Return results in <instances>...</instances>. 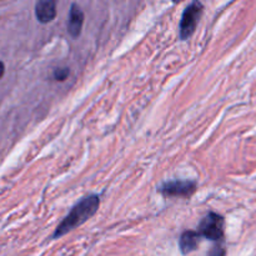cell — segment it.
<instances>
[{
	"instance_id": "cell-1",
	"label": "cell",
	"mask_w": 256,
	"mask_h": 256,
	"mask_svg": "<svg viewBox=\"0 0 256 256\" xmlns=\"http://www.w3.org/2000/svg\"><path fill=\"white\" fill-rule=\"evenodd\" d=\"M100 205V199L98 195L92 194L85 196L84 199L80 200L76 205L72 209V212L65 216V219L62 220V224L56 228L52 238L58 239V238H62V235L68 234L72 230L76 229L78 226L84 224L86 220H89L90 218L94 216L95 212H98Z\"/></svg>"
},
{
	"instance_id": "cell-2",
	"label": "cell",
	"mask_w": 256,
	"mask_h": 256,
	"mask_svg": "<svg viewBox=\"0 0 256 256\" xmlns=\"http://www.w3.org/2000/svg\"><path fill=\"white\" fill-rule=\"evenodd\" d=\"M202 10H204V5L200 2H192V4L185 8L182 22H180V38H182V40L188 39L194 34L198 22L202 18Z\"/></svg>"
},
{
	"instance_id": "cell-3",
	"label": "cell",
	"mask_w": 256,
	"mask_h": 256,
	"mask_svg": "<svg viewBox=\"0 0 256 256\" xmlns=\"http://www.w3.org/2000/svg\"><path fill=\"white\" fill-rule=\"evenodd\" d=\"M199 235L205 239L219 242L224 236V218L216 212H209L199 225Z\"/></svg>"
},
{
	"instance_id": "cell-4",
	"label": "cell",
	"mask_w": 256,
	"mask_h": 256,
	"mask_svg": "<svg viewBox=\"0 0 256 256\" xmlns=\"http://www.w3.org/2000/svg\"><path fill=\"white\" fill-rule=\"evenodd\" d=\"M196 190V182L190 180H170L165 182L158 188V192L164 196L186 198L194 194Z\"/></svg>"
},
{
	"instance_id": "cell-5",
	"label": "cell",
	"mask_w": 256,
	"mask_h": 256,
	"mask_svg": "<svg viewBox=\"0 0 256 256\" xmlns=\"http://www.w3.org/2000/svg\"><path fill=\"white\" fill-rule=\"evenodd\" d=\"M84 24V12L78 4H72L70 8L69 20H68V32L72 38L79 36Z\"/></svg>"
},
{
	"instance_id": "cell-6",
	"label": "cell",
	"mask_w": 256,
	"mask_h": 256,
	"mask_svg": "<svg viewBox=\"0 0 256 256\" xmlns=\"http://www.w3.org/2000/svg\"><path fill=\"white\" fill-rule=\"evenodd\" d=\"M35 15L42 24L52 22L56 16V4L52 0H40L35 5Z\"/></svg>"
},
{
	"instance_id": "cell-7",
	"label": "cell",
	"mask_w": 256,
	"mask_h": 256,
	"mask_svg": "<svg viewBox=\"0 0 256 256\" xmlns=\"http://www.w3.org/2000/svg\"><path fill=\"white\" fill-rule=\"evenodd\" d=\"M200 235L198 232H192V230H188V232H182V238H180V250L184 255L189 254V252H192L196 250L198 245H199Z\"/></svg>"
},
{
	"instance_id": "cell-8",
	"label": "cell",
	"mask_w": 256,
	"mask_h": 256,
	"mask_svg": "<svg viewBox=\"0 0 256 256\" xmlns=\"http://www.w3.org/2000/svg\"><path fill=\"white\" fill-rule=\"evenodd\" d=\"M69 74H70L69 68H58V69L54 72V78L55 80H58V82H64V80H66V78L69 76Z\"/></svg>"
},
{
	"instance_id": "cell-9",
	"label": "cell",
	"mask_w": 256,
	"mask_h": 256,
	"mask_svg": "<svg viewBox=\"0 0 256 256\" xmlns=\"http://www.w3.org/2000/svg\"><path fill=\"white\" fill-rule=\"evenodd\" d=\"M208 256H225L224 248L214 246L212 250H210V252L208 254Z\"/></svg>"
},
{
	"instance_id": "cell-10",
	"label": "cell",
	"mask_w": 256,
	"mask_h": 256,
	"mask_svg": "<svg viewBox=\"0 0 256 256\" xmlns=\"http://www.w3.org/2000/svg\"><path fill=\"white\" fill-rule=\"evenodd\" d=\"M4 72H5V66H4V62H0V78L4 75Z\"/></svg>"
}]
</instances>
